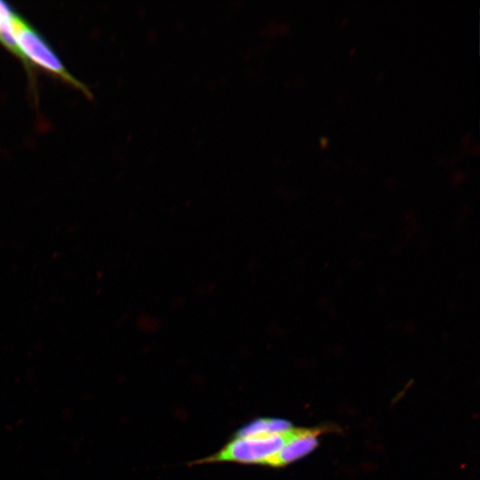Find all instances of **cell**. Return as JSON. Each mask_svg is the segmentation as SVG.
Returning a JSON list of instances; mask_svg holds the SVG:
<instances>
[{"label":"cell","instance_id":"cell-2","mask_svg":"<svg viewBox=\"0 0 480 480\" xmlns=\"http://www.w3.org/2000/svg\"><path fill=\"white\" fill-rule=\"evenodd\" d=\"M12 25L17 44L27 66L29 63L36 64L75 87L84 89V86L69 74L52 48L30 24L15 13Z\"/></svg>","mask_w":480,"mask_h":480},{"label":"cell","instance_id":"cell-4","mask_svg":"<svg viewBox=\"0 0 480 480\" xmlns=\"http://www.w3.org/2000/svg\"><path fill=\"white\" fill-rule=\"evenodd\" d=\"M321 144H322V146L325 147V145L327 144V140H326V138H324V137L322 138V140H321Z\"/></svg>","mask_w":480,"mask_h":480},{"label":"cell","instance_id":"cell-3","mask_svg":"<svg viewBox=\"0 0 480 480\" xmlns=\"http://www.w3.org/2000/svg\"><path fill=\"white\" fill-rule=\"evenodd\" d=\"M317 444L316 432L296 429L292 436L267 466L280 467L309 453Z\"/></svg>","mask_w":480,"mask_h":480},{"label":"cell","instance_id":"cell-1","mask_svg":"<svg viewBox=\"0 0 480 480\" xmlns=\"http://www.w3.org/2000/svg\"><path fill=\"white\" fill-rule=\"evenodd\" d=\"M295 430L296 428H292L282 432L234 436L218 452L193 463L236 462L267 466L289 441Z\"/></svg>","mask_w":480,"mask_h":480}]
</instances>
